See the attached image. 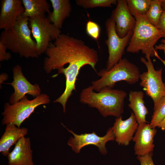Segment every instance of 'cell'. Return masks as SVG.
<instances>
[{
    "mask_svg": "<svg viewBox=\"0 0 165 165\" xmlns=\"http://www.w3.org/2000/svg\"><path fill=\"white\" fill-rule=\"evenodd\" d=\"M152 155V152H151L143 156H137V158L140 161V165H154Z\"/></svg>",
    "mask_w": 165,
    "mask_h": 165,
    "instance_id": "obj_26",
    "label": "cell"
},
{
    "mask_svg": "<svg viewBox=\"0 0 165 165\" xmlns=\"http://www.w3.org/2000/svg\"><path fill=\"white\" fill-rule=\"evenodd\" d=\"M28 20V18L22 15L18 17L13 27L2 32L0 42L7 49L21 57L38 58L40 55L36 42L31 37Z\"/></svg>",
    "mask_w": 165,
    "mask_h": 165,
    "instance_id": "obj_3",
    "label": "cell"
},
{
    "mask_svg": "<svg viewBox=\"0 0 165 165\" xmlns=\"http://www.w3.org/2000/svg\"><path fill=\"white\" fill-rule=\"evenodd\" d=\"M62 125L73 135L74 137H70L68 141L67 144L77 153H79L81 148L83 147L91 145L97 147L101 154L105 155L107 153L106 144L109 141L115 140L112 127H110L108 130L105 136L100 137L94 131L91 133L77 134L72 130H69L63 124H62Z\"/></svg>",
    "mask_w": 165,
    "mask_h": 165,
    "instance_id": "obj_10",
    "label": "cell"
},
{
    "mask_svg": "<svg viewBox=\"0 0 165 165\" xmlns=\"http://www.w3.org/2000/svg\"><path fill=\"white\" fill-rule=\"evenodd\" d=\"M162 0H152L149 9L145 15L148 21L156 27L163 11L162 6Z\"/></svg>",
    "mask_w": 165,
    "mask_h": 165,
    "instance_id": "obj_21",
    "label": "cell"
},
{
    "mask_svg": "<svg viewBox=\"0 0 165 165\" xmlns=\"http://www.w3.org/2000/svg\"><path fill=\"white\" fill-rule=\"evenodd\" d=\"M13 80L7 84L11 85L14 92L10 96L9 103L14 104L22 99L27 94L36 97L41 94V90L38 84H31L24 75L21 67L17 64L13 68Z\"/></svg>",
    "mask_w": 165,
    "mask_h": 165,
    "instance_id": "obj_11",
    "label": "cell"
},
{
    "mask_svg": "<svg viewBox=\"0 0 165 165\" xmlns=\"http://www.w3.org/2000/svg\"><path fill=\"white\" fill-rule=\"evenodd\" d=\"M136 23L133 32L127 49L132 53L141 51L145 56H154V47L158 40L163 37L157 28L150 24L145 15L136 13Z\"/></svg>",
    "mask_w": 165,
    "mask_h": 165,
    "instance_id": "obj_4",
    "label": "cell"
},
{
    "mask_svg": "<svg viewBox=\"0 0 165 165\" xmlns=\"http://www.w3.org/2000/svg\"><path fill=\"white\" fill-rule=\"evenodd\" d=\"M154 56L157 57L163 63L164 65L165 66V60H163L158 55L157 52L156 50L154 52Z\"/></svg>",
    "mask_w": 165,
    "mask_h": 165,
    "instance_id": "obj_32",
    "label": "cell"
},
{
    "mask_svg": "<svg viewBox=\"0 0 165 165\" xmlns=\"http://www.w3.org/2000/svg\"><path fill=\"white\" fill-rule=\"evenodd\" d=\"M53 11L49 14L47 18L57 28H62L65 20L69 17L72 11L69 0H50Z\"/></svg>",
    "mask_w": 165,
    "mask_h": 165,
    "instance_id": "obj_18",
    "label": "cell"
},
{
    "mask_svg": "<svg viewBox=\"0 0 165 165\" xmlns=\"http://www.w3.org/2000/svg\"><path fill=\"white\" fill-rule=\"evenodd\" d=\"M138 126L133 112H131L130 117L125 120L122 119V116L116 118L112 127L116 141L120 145H128L133 139Z\"/></svg>",
    "mask_w": 165,
    "mask_h": 165,
    "instance_id": "obj_14",
    "label": "cell"
},
{
    "mask_svg": "<svg viewBox=\"0 0 165 165\" xmlns=\"http://www.w3.org/2000/svg\"><path fill=\"white\" fill-rule=\"evenodd\" d=\"M161 6L163 10H165V0H162Z\"/></svg>",
    "mask_w": 165,
    "mask_h": 165,
    "instance_id": "obj_33",
    "label": "cell"
},
{
    "mask_svg": "<svg viewBox=\"0 0 165 165\" xmlns=\"http://www.w3.org/2000/svg\"><path fill=\"white\" fill-rule=\"evenodd\" d=\"M155 49L157 50H163L165 54V37L161 41V43L158 45H155Z\"/></svg>",
    "mask_w": 165,
    "mask_h": 165,
    "instance_id": "obj_29",
    "label": "cell"
},
{
    "mask_svg": "<svg viewBox=\"0 0 165 165\" xmlns=\"http://www.w3.org/2000/svg\"><path fill=\"white\" fill-rule=\"evenodd\" d=\"M126 92L122 90L105 87L97 93L92 86L83 89L80 101L91 107L95 108L103 117L113 116L119 117L123 112Z\"/></svg>",
    "mask_w": 165,
    "mask_h": 165,
    "instance_id": "obj_2",
    "label": "cell"
},
{
    "mask_svg": "<svg viewBox=\"0 0 165 165\" xmlns=\"http://www.w3.org/2000/svg\"><path fill=\"white\" fill-rule=\"evenodd\" d=\"M140 74L137 66L124 58L110 70L103 69L100 71L97 74L100 78L92 81L91 86L94 90L98 92L105 87L112 89L117 82L121 81L133 85L140 79Z\"/></svg>",
    "mask_w": 165,
    "mask_h": 165,
    "instance_id": "obj_5",
    "label": "cell"
},
{
    "mask_svg": "<svg viewBox=\"0 0 165 165\" xmlns=\"http://www.w3.org/2000/svg\"><path fill=\"white\" fill-rule=\"evenodd\" d=\"M157 132L155 128H152L149 124L144 123L138 124L133 138L134 142L135 154L143 156L152 152L154 147V138Z\"/></svg>",
    "mask_w": 165,
    "mask_h": 165,
    "instance_id": "obj_13",
    "label": "cell"
},
{
    "mask_svg": "<svg viewBox=\"0 0 165 165\" xmlns=\"http://www.w3.org/2000/svg\"><path fill=\"white\" fill-rule=\"evenodd\" d=\"M50 101L49 96L46 94H41L33 100L28 99L24 96L19 102L13 105L6 103L4 111L2 113L3 117L1 121L2 125L12 124L20 128L22 123L28 118L39 106L47 104Z\"/></svg>",
    "mask_w": 165,
    "mask_h": 165,
    "instance_id": "obj_6",
    "label": "cell"
},
{
    "mask_svg": "<svg viewBox=\"0 0 165 165\" xmlns=\"http://www.w3.org/2000/svg\"><path fill=\"white\" fill-rule=\"evenodd\" d=\"M86 31L87 34L95 40L99 38L100 28L97 24L92 21H88L86 25Z\"/></svg>",
    "mask_w": 165,
    "mask_h": 165,
    "instance_id": "obj_25",
    "label": "cell"
},
{
    "mask_svg": "<svg viewBox=\"0 0 165 165\" xmlns=\"http://www.w3.org/2000/svg\"><path fill=\"white\" fill-rule=\"evenodd\" d=\"M29 26L36 42L40 55L45 53L52 40H55L61 34L60 29L51 23L45 16L29 18Z\"/></svg>",
    "mask_w": 165,
    "mask_h": 165,
    "instance_id": "obj_8",
    "label": "cell"
},
{
    "mask_svg": "<svg viewBox=\"0 0 165 165\" xmlns=\"http://www.w3.org/2000/svg\"><path fill=\"white\" fill-rule=\"evenodd\" d=\"M105 25L108 37L105 43L108 53L106 69L109 70L122 59L125 48L129 43L133 30L130 31L124 37L121 38L116 32L115 23L111 17L106 20Z\"/></svg>",
    "mask_w": 165,
    "mask_h": 165,
    "instance_id": "obj_9",
    "label": "cell"
},
{
    "mask_svg": "<svg viewBox=\"0 0 165 165\" xmlns=\"http://www.w3.org/2000/svg\"><path fill=\"white\" fill-rule=\"evenodd\" d=\"M24 11V8L21 0H1L0 29L6 30L12 28Z\"/></svg>",
    "mask_w": 165,
    "mask_h": 165,
    "instance_id": "obj_15",
    "label": "cell"
},
{
    "mask_svg": "<svg viewBox=\"0 0 165 165\" xmlns=\"http://www.w3.org/2000/svg\"><path fill=\"white\" fill-rule=\"evenodd\" d=\"M7 48L5 45L0 42V61H8L12 57L11 53L7 52Z\"/></svg>",
    "mask_w": 165,
    "mask_h": 165,
    "instance_id": "obj_27",
    "label": "cell"
},
{
    "mask_svg": "<svg viewBox=\"0 0 165 165\" xmlns=\"http://www.w3.org/2000/svg\"><path fill=\"white\" fill-rule=\"evenodd\" d=\"M8 78V75L6 73H2L0 75V86L3 82L6 80Z\"/></svg>",
    "mask_w": 165,
    "mask_h": 165,
    "instance_id": "obj_30",
    "label": "cell"
},
{
    "mask_svg": "<svg viewBox=\"0 0 165 165\" xmlns=\"http://www.w3.org/2000/svg\"><path fill=\"white\" fill-rule=\"evenodd\" d=\"M141 57V61L145 64L147 71L140 76V85L146 94L150 97L154 103V108L160 99L165 96V84L162 79V69L156 70L149 56Z\"/></svg>",
    "mask_w": 165,
    "mask_h": 165,
    "instance_id": "obj_7",
    "label": "cell"
},
{
    "mask_svg": "<svg viewBox=\"0 0 165 165\" xmlns=\"http://www.w3.org/2000/svg\"><path fill=\"white\" fill-rule=\"evenodd\" d=\"M24 11L22 16L28 18L45 16L50 13V6L46 0H22Z\"/></svg>",
    "mask_w": 165,
    "mask_h": 165,
    "instance_id": "obj_20",
    "label": "cell"
},
{
    "mask_svg": "<svg viewBox=\"0 0 165 165\" xmlns=\"http://www.w3.org/2000/svg\"><path fill=\"white\" fill-rule=\"evenodd\" d=\"M150 125L152 128H156L165 116V96L160 100L156 107L153 108Z\"/></svg>",
    "mask_w": 165,
    "mask_h": 165,
    "instance_id": "obj_24",
    "label": "cell"
},
{
    "mask_svg": "<svg viewBox=\"0 0 165 165\" xmlns=\"http://www.w3.org/2000/svg\"><path fill=\"white\" fill-rule=\"evenodd\" d=\"M45 53L44 69L49 74L55 69L58 70L56 77L63 74L66 78L64 91L67 94L76 90L75 83L80 69L86 65L96 72L99 60L97 51L86 45L82 40L61 34L54 42H51Z\"/></svg>",
    "mask_w": 165,
    "mask_h": 165,
    "instance_id": "obj_1",
    "label": "cell"
},
{
    "mask_svg": "<svg viewBox=\"0 0 165 165\" xmlns=\"http://www.w3.org/2000/svg\"><path fill=\"white\" fill-rule=\"evenodd\" d=\"M157 127L161 128L162 130H165V116L159 123Z\"/></svg>",
    "mask_w": 165,
    "mask_h": 165,
    "instance_id": "obj_31",
    "label": "cell"
},
{
    "mask_svg": "<svg viewBox=\"0 0 165 165\" xmlns=\"http://www.w3.org/2000/svg\"><path fill=\"white\" fill-rule=\"evenodd\" d=\"M111 17L115 22L116 31L120 38L124 37L130 31L134 30L136 20L130 13L126 0H117L116 6Z\"/></svg>",
    "mask_w": 165,
    "mask_h": 165,
    "instance_id": "obj_12",
    "label": "cell"
},
{
    "mask_svg": "<svg viewBox=\"0 0 165 165\" xmlns=\"http://www.w3.org/2000/svg\"><path fill=\"white\" fill-rule=\"evenodd\" d=\"M144 97V93L141 91H131L129 95L128 106L132 110L138 124L148 123L146 117L148 111Z\"/></svg>",
    "mask_w": 165,
    "mask_h": 165,
    "instance_id": "obj_19",
    "label": "cell"
},
{
    "mask_svg": "<svg viewBox=\"0 0 165 165\" xmlns=\"http://www.w3.org/2000/svg\"><path fill=\"white\" fill-rule=\"evenodd\" d=\"M29 138L23 137L7 156L9 165H34Z\"/></svg>",
    "mask_w": 165,
    "mask_h": 165,
    "instance_id": "obj_16",
    "label": "cell"
},
{
    "mask_svg": "<svg viewBox=\"0 0 165 165\" xmlns=\"http://www.w3.org/2000/svg\"><path fill=\"white\" fill-rule=\"evenodd\" d=\"M26 127L18 128L12 124L6 125L5 131L0 139V152L5 156H7L10 147L28 134Z\"/></svg>",
    "mask_w": 165,
    "mask_h": 165,
    "instance_id": "obj_17",
    "label": "cell"
},
{
    "mask_svg": "<svg viewBox=\"0 0 165 165\" xmlns=\"http://www.w3.org/2000/svg\"><path fill=\"white\" fill-rule=\"evenodd\" d=\"M152 0H127V6L131 15L136 13L145 15L148 10Z\"/></svg>",
    "mask_w": 165,
    "mask_h": 165,
    "instance_id": "obj_22",
    "label": "cell"
},
{
    "mask_svg": "<svg viewBox=\"0 0 165 165\" xmlns=\"http://www.w3.org/2000/svg\"><path fill=\"white\" fill-rule=\"evenodd\" d=\"M156 28L165 37V10H163Z\"/></svg>",
    "mask_w": 165,
    "mask_h": 165,
    "instance_id": "obj_28",
    "label": "cell"
},
{
    "mask_svg": "<svg viewBox=\"0 0 165 165\" xmlns=\"http://www.w3.org/2000/svg\"><path fill=\"white\" fill-rule=\"evenodd\" d=\"M76 4L86 9L97 7H110L117 3L116 0H76Z\"/></svg>",
    "mask_w": 165,
    "mask_h": 165,
    "instance_id": "obj_23",
    "label": "cell"
}]
</instances>
